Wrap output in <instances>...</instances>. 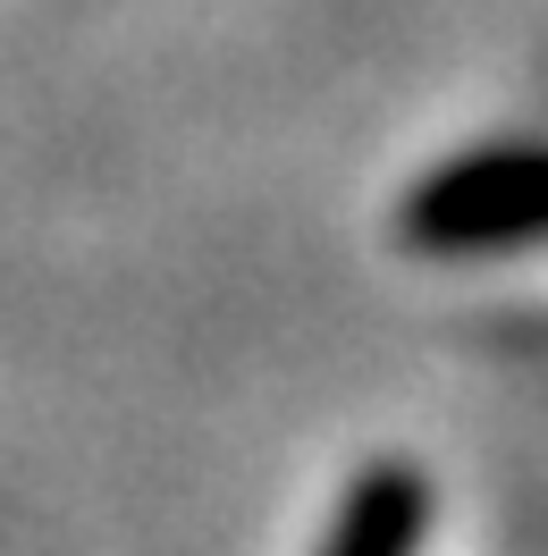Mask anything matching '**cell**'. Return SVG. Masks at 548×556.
<instances>
[{
	"label": "cell",
	"instance_id": "6da1fadb",
	"mask_svg": "<svg viewBox=\"0 0 548 556\" xmlns=\"http://www.w3.org/2000/svg\"><path fill=\"white\" fill-rule=\"evenodd\" d=\"M413 522H422L413 472H372L363 497H354V515H346V531H338V556H406Z\"/></svg>",
	"mask_w": 548,
	"mask_h": 556
}]
</instances>
